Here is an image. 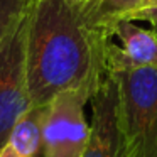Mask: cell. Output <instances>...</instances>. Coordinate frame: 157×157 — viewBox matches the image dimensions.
<instances>
[{"label": "cell", "mask_w": 157, "mask_h": 157, "mask_svg": "<svg viewBox=\"0 0 157 157\" xmlns=\"http://www.w3.org/2000/svg\"><path fill=\"white\" fill-rule=\"evenodd\" d=\"M29 0H0V46L19 19L25 14Z\"/></svg>", "instance_id": "8"}, {"label": "cell", "mask_w": 157, "mask_h": 157, "mask_svg": "<svg viewBox=\"0 0 157 157\" xmlns=\"http://www.w3.org/2000/svg\"><path fill=\"white\" fill-rule=\"evenodd\" d=\"M25 34L27 10L0 46V150L7 145L17 120L32 106L25 71Z\"/></svg>", "instance_id": "2"}, {"label": "cell", "mask_w": 157, "mask_h": 157, "mask_svg": "<svg viewBox=\"0 0 157 157\" xmlns=\"http://www.w3.org/2000/svg\"><path fill=\"white\" fill-rule=\"evenodd\" d=\"M48 105H32L14 125L9 142L21 157H39L42 147V128Z\"/></svg>", "instance_id": "6"}, {"label": "cell", "mask_w": 157, "mask_h": 157, "mask_svg": "<svg viewBox=\"0 0 157 157\" xmlns=\"http://www.w3.org/2000/svg\"><path fill=\"white\" fill-rule=\"evenodd\" d=\"M90 103V139L83 157H123L118 88L112 76L98 86Z\"/></svg>", "instance_id": "5"}, {"label": "cell", "mask_w": 157, "mask_h": 157, "mask_svg": "<svg viewBox=\"0 0 157 157\" xmlns=\"http://www.w3.org/2000/svg\"><path fill=\"white\" fill-rule=\"evenodd\" d=\"M154 5H157V0H145L144 7H154ZM144 7H142V9H144Z\"/></svg>", "instance_id": "12"}, {"label": "cell", "mask_w": 157, "mask_h": 157, "mask_svg": "<svg viewBox=\"0 0 157 157\" xmlns=\"http://www.w3.org/2000/svg\"><path fill=\"white\" fill-rule=\"evenodd\" d=\"M152 29H154V27H152ZM155 31H157V29H155Z\"/></svg>", "instance_id": "13"}, {"label": "cell", "mask_w": 157, "mask_h": 157, "mask_svg": "<svg viewBox=\"0 0 157 157\" xmlns=\"http://www.w3.org/2000/svg\"><path fill=\"white\" fill-rule=\"evenodd\" d=\"M68 2H71L73 5H78V7L85 9V10H91L98 4V0H68Z\"/></svg>", "instance_id": "10"}, {"label": "cell", "mask_w": 157, "mask_h": 157, "mask_svg": "<svg viewBox=\"0 0 157 157\" xmlns=\"http://www.w3.org/2000/svg\"><path fill=\"white\" fill-rule=\"evenodd\" d=\"M108 29L68 0H29L25 71L32 105H49L64 91L95 95L108 78Z\"/></svg>", "instance_id": "1"}, {"label": "cell", "mask_w": 157, "mask_h": 157, "mask_svg": "<svg viewBox=\"0 0 157 157\" xmlns=\"http://www.w3.org/2000/svg\"><path fill=\"white\" fill-rule=\"evenodd\" d=\"M120 19H127V21H132V22H147L150 27L157 29V5L139 9V10L127 14L125 17H120Z\"/></svg>", "instance_id": "9"}, {"label": "cell", "mask_w": 157, "mask_h": 157, "mask_svg": "<svg viewBox=\"0 0 157 157\" xmlns=\"http://www.w3.org/2000/svg\"><path fill=\"white\" fill-rule=\"evenodd\" d=\"M144 4L145 0H98V4L86 12L91 15L95 24L108 27L110 22L139 10L144 7Z\"/></svg>", "instance_id": "7"}, {"label": "cell", "mask_w": 157, "mask_h": 157, "mask_svg": "<svg viewBox=\"0 0 157 157\" xmlns=\"http://www.w3.org/2000/svg\"><path fill=\"white\" fill-rule=\"evenodd\" d=\"M0 157H21V155H19L17 150H15L14 147L10 145V144H7L4 149L0 150Z\"/></svg>", "instance_id": "11"}, {"label": "cell", "mask_w": 157, "mask_h": 157, "mask_svg": "<svg viewBox=\"0 0 157 157\" xmlns=\"http://www.w3.org/2000/svg\"><path fill=\"white\" fill-rule=\"evenodd\" d=\"M105 68L108 76L140 68H157V31L127 19L110 22Z\"/></svg>", "instance_id": "4"}, {"label": "cell", "mask_w": 157, "mask_h": 157, "mask_svg": "<svg viewBox=\"0 0 157 157\" xmlns=\"http://www.w3.org/2000/svg\"><path fill=\"white\" fill-rule=\"evenodd\" d=\"M91 95L81 90L64 91L48 105L39 157H83L90 139L85 105Z\"/></svg>", "instance_id": "3"}]
</instances>
